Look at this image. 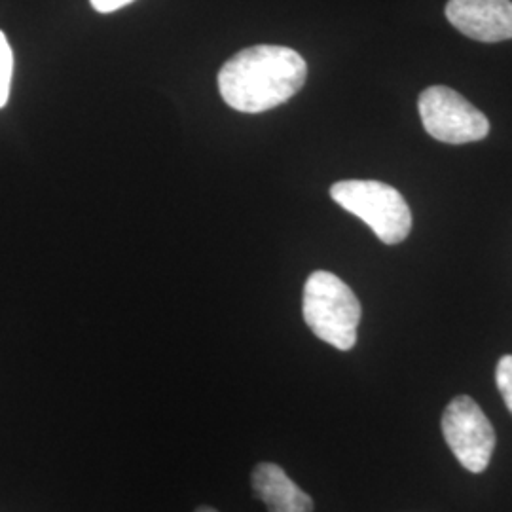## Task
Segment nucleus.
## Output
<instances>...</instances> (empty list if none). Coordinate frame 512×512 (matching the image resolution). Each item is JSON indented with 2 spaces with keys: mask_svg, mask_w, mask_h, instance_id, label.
I'll use <instances>...</instances> for the list:
<instances>
[{
  "mask_svg": "<svg viewBox=\"0 0 512 512\" xmlns=\"http://www.w3.org/2000/svg\"><path fill=\"white\" fill-rule=\"evenodd\" d=\"M308 76L304 57L285 46H253L230 57L219 73V92L228 107L258 114L287 103Z\"/></svg>",
  "mask_w": 512,
  "mask_h": 512,
  "instance_id": "f257e3e1",
  "label": "nucleus"
},
{
  "mask_svg": "<svg viewBox=\"0 0 512 512\" xmlns=\"http://www.w3.org/2000/svg\"><path fill=\"white\" fill-rule=\"evenodd\" d=\"M302 311L306 325L319 340L340 351L355 346L363 310L359 298L338 275L313 272L304 287Z\"/></svg>",
  "mask_w": 512,
  "mask_h": 512,
  "instance_id": "f03ea898",
  "label": "nucleus"
},
{
  "mask_svg": "<svg viewBox=\"0 0 512 512\" xmlns=\"http://www.w3.org/2000/svg\"><path fill=\"white\" fill-rule=\"evenodd\" d=\"M330 198L342 209L366 222L385 245H397L412 230V213L399 190L380 181H340Z\"/></svg>",
  "mask_w": 512,
  "mask_h": 512,
  "instance_id": "7ed1b4c3",
  "label": "nucleus"
},
{
  "mask_svg": "<svg viewBox=\"0 0 512 512\" xmlns=\"http://www.w3.org/2000/svg\"><path fill=\"white\" fill-rule=\"evenodd\" d=\"M423 128L448 145L475 143L488 137L490 120L463 95L446 86H431L418 101Z\"/></svg>",
  "mask_w": 512,
  "mask_h": 512,
  "instance_id": "20e7f679",
  "label": "nucleus"
},
{
  "mask_svg": "<svg viewBox=\"0 0 512 512\" xmlns=\"http://www.w3.org/2000/svg\"><path fill=\"white\" fill-rule=\"evenodd\" d=\"M442 435L459 463L471 473H484L494 456V425L467 395H459L442 414Z\"/></svg>",
  "mask_w": 512,
  "mask_h": 512,
  "instance_id": "39448f33",
  "label": "nucleus"
},
{
  "mask_svg": "<svg viewBox=\"0 0 512 512\" xmlns=\"http://www.w3.org/2000/svg\"><path fill=\"white\" fill-rule=\"evenodd\" d=\"M446 18L459 33L478 42L512 38V0H448Z\"/></svg>",
  "mask_w": 512,
  "mask_h": 512,
  "instance_id": "423d86ee",
  "label": "nucleus"
},
{
  "mask_svg": "<svg viewBox=\"0 0 512 512\" xmlns=\"http://www.w3.org/2000/svg\"><path fill=\"white\" fill-rule=\"evenodd\" d=\"M253 490L268 512H313L310 495L300 490L275 463H258L253 471Z\"/></svg>",
  "mask_w": 512,
  "mask_h": 512,
  "instance_id": "0eeeda50",
  "label": "nucleus"
},
{
  "mask_svg": "<svg viewBox=\"0 0 512 512\" xmlns=\"http://www.w3.org/2000/svg\"><path fill=\"white\" fill-rule=\"evenodd\" d=\"M14 71V54L6 35L0 31V109L8 103Z\"/></svg>",
  "mask_w": 512,
  "mask_h": 512,
  "instance_id": "6e6552de",
  "label": "nucleus"
},
{
  "mask_svg": "<svg viewBox=\"0 0 512 512\" xmlns=\"http://www.w3.org/2000/svg\"><path fill=\"white\" fill-rule=\"evenodd\" d=\"M495 384L512 414V355H503L495 368Z\"/></svg>",
  "mask_w": 512,
  "mask_h": 512,
  "instance_id": "1a4fd4ad",
  "label": "nucleus"
},
{
  "mask_svg": "<svg viewBox=\"0 0 512 512\" xmlns=\"http://www.w3.org/2000/svg\"><path fill=\"white\" fill-rule=\"evenodd\" d=\"M90 2H92V6L97 12L110 14V12H116V10L124 8V6H128L133 0H90Z\"/></svg>",
  "mask_w": 512,
  "mask_h": 512,
  "instance_id": "9d476101",
  "label": "nucleus"
},
{
  "mask_svg": "<svg viewBox=\"0 0 512 512\" xmlns=\"http://www.w3.org/2000/svg\"><path fill=\"white\" fill-rule=\"evenodd\" d=\"M196 512H219V511H215V509H211V507H200V509H196Z\"/></svg>",
  "mask_w": 512,
  "mask_h": 512,
  "instance_id": "9b49d317",
  "label": "nucleus"
}]
</instances>
